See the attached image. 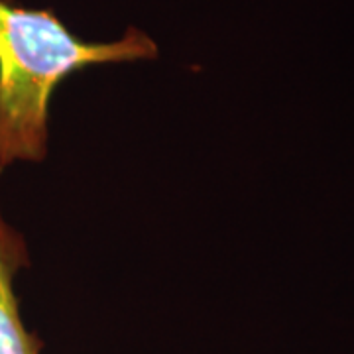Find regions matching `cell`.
Here are the masks:
<instances>
[{"label": "cell", "mask_w": 354, "mask_h": 354, "mask_svg": "<svg viewBox=\"0 0 354 354\" xmlns=\"http://www.w3.org/2000/svg\"><path fill=\"white\" fill-rule=\"evenodd\" d=\"M156 55L158 46L138 28L95 44L73 36L53 10L0 0V169L46 158L50 102L64 79L91 65Z\"/></svg>", "instance_id": "6da1fadb"}, {"label": "cell", "mask_w": 354, "mask_h": 354, "mask_svg": "<svg viewBox=\"0 0 354 354\" xmlns=\"http://www.w3.org/2000/svg\"><path fill=\"white\" fill-rule=\"evenodd\" d=\"M24 236L14 230L0 211V354H39L41 342L26 329L14 290L16 274L28 266Z\"/></svg>", "instance_id": "7a4b0ae2"}]
</instances>
